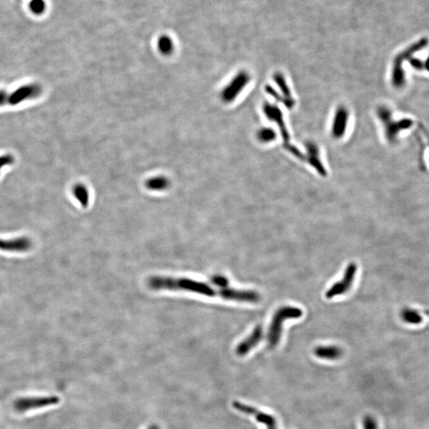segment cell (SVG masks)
Listing matches in <instances>:
<instances>
[{
	"label": "cell",
	"mask_w": 429,
	"mask_h": 429,
	"mask_svg": "<svg viewBox=\"0 0 429 429\" xmlns=\"http://www.w3.org/2000/svg\"><path fill=\"white\" fill-rule=\"evenodd\" d=\"M303 311L297 307L283 306L274 313L269 325L267 342L269 347H276L281 340L283 324L289 319H297L302 317Z\"/></svg>",
	"instance_id": "cell-1"
},
{
	"label": "cell",
	"mask_w": 429,
	"mask_h": 429,
	"mask_svg": "<svg viewBox=\"0 0 429 429\" xmlns=\"http://www.w3.org/2000/svg\"><path fill=\"white\" fill-rule=\"evenodd\" d=\"M429 44L427 38H422L418 42L412 44L411 46L406 48L402 53H400L394 60L393 69H392L391 82L393 86L396 88H402L406 84V75L403 70V64L405 61L412 58L413 54L420 50H423Z\"/></svg>",
	"instance_id": "cell-2"
},
{
	"label": "cell",
	"mask_w": 429,
	"mask_h": 429,
	"mask_svg": "<svg viewBox=\"0 0 429 429\" xmlns=\"http://www.w3.org/2000/svg\"><path fill=\"white\" fill-rule=\"evenodd\" d=\"M378 115L385 127L386 139L390 143H394L398 139L400 132L403 130L410 128L413 125V121L410 119H404L400 121H394L392 119V113L390 109L385 106H381L378 108Z\"/></svg>",
	"instance_id": "cell-3"
},
{
	"label": "cell",
	"mask_w": 429,
	"mask_h": 429,
	"mask_svg": "<svg viewBox=\"0 0 429 429\" xmlns=\"http://www.w3.org/2000/svg\"><path fill=\"white\" fill-rule=\"evenodd\" d=\"M43 91L42 86L38 84H27L17 87L15 90L8 92L6 95V104L17 106L24 101L34 99L41 96Z\"/></svg>",
	"instance_id": "cell-4"
},
{
	"label": "cell",
	"mask_w": 429,
	"mask_h": 429,
	"mask_svg": "<svg viewBox=\"0 0 429 429\" xmlns=\"http://www.w3.org/2000/svg\"><path fill=\"white\" fill-rule=\"evenodd\" d=\"M60 402V398L57 396H46V397H30V398L18 399L14 403V410L18 413L37 410L41 408L55 406Z\"/></svg>",
	"instance_id": "cell-5"
},
{
	"label": "cell",
	"mask_w": 429,
	"mask_h": 429,
	"mask_svg": "<svg viewBox=\"0 0 429 429\" xmlns=\"http://www.w3.org/2000/svg\"><path fill=\"white\" fill-rule=\"evenodd\" d=\"M357 269H358L357 264L354 262L349 263V265L346 266L344 272L343 277L341 281L335 283L334 285L327 291V298L332 299L347 293L353 285L354 277L357 273Z\"/></svg>",
	"instance_id": "cell-6"
},
{
	"label": "cell",
	"mask_w": 429,
	"mask_h": 429,
	"mask_svg": "<svg viewBox=\"0 0 429 429\" xmlns=\"http://www.w3.org/2000/svg\"><path fill=\"white\" fill-rule=\"evenodd\" d=\"M250 80L251 78L247 72H240L222 91V100L227 103L233 102L245 88L247 85L249 83Z\"/></svg>",
	"instance_id": "cell-7"
},
{
	"label": "cell",
	"mask_w": 429,
	"mask_h": 429,
	"mask_svg": "<svg viewBox=\"0 0 429 429\" xmlns=\"http://www.w3.org/2000/svg\"><path fill=\"white\" fill-rule=\"evenodd\" d=\"M33 248V242L27 236L5 240L0 238V251L8 253H25Z\"/></svg>",
	"instance_id": "cell-8"
},
{
	"label": "cell",
	"mask_w": 429,
	"mask_h": 429,
	"mask_svg": "<svg viewBox=\"0 0 429 429\" xmlns=\"http://www.w3.org/2000/svg\"><path fill=\"white\" fill-rule=\"evenodd\" d=\"M220 297L228 301L240 302L257 303L261 300L260 294L256 291L240 290L228 287L220 289Z\"/></svg>",
	"instance_id": "cell-9"
},
{
	"label": "cell",
	"mask_w": 429,
	"mask_h": 429,
	"mask_svg": "<svg viewBox=\"0 0 429 429\" xmlns=\"http://www.w3.org/2000/svg\"><path fill=\"white\" fill-rule=\"evenodd\" d=\"M263 337H264V333H263L262 326L257 325L252 331V333H251L249 337L244 339V341L238 345L237 347H236L237 355L240 356V357L247 355L252 349L256 347L257 344L261 342Z\"/></svg>",
	"instance_id": "cell-10"
},
{
	"label": "cell",
	"mask_w": 429,
	"mask_h": 429,
	"mask_svg": "<svg viewBox=\"0 0 429 429\" xmlns=\"http://www.w3.org/2000/svg\"><path fill=\"white\" fill-rule=\"evenodd\" d=\"M348 122V111L344 107H339L333 126V135L335 139H341L346 132Z\"/></svg>",
	"instance_id": "cell-11"
},
{
	"label": "cell",
	"mask_w": 429,
	"mask_h": 429,
	"mask_svg": "<svg viewBox=\"0 0 429 429\" xmlns=\"http://www.w3.org/2000/svg\"><path fill=\"white\" fill-rule=\"evenodd\" d=\"M264 112L265 115L268 117V119L270 120L274 121L275 123H277L279 127L281 129V135H282L283 139L285 143H288L289 141V133L287 131L285 125L284 124V120H283L282 114L281 111H279V109L275 106H272L270 104H265L264 106Z\"/></svg>",
	"instance_id": "cell-12"
},
{
	"label": "cell",
	"mask_w": 429,
	"mask_h": 429,
	"mask_svg": "<svg viewBox=\"0 0 429 429\" xmlns=\"http://www.w3.org/2000/svg\"><path fill=\"white\" fill-rule=\"evenodd\" d=\"M314 354L317 358L321 359L334 361L342 357L343 350L338 346L325 345V346H319L315 348Z\"/></svg>",
	"instance_id": "cell-13"
},
{
	"label": "cell",
	"mask_w": 429,
	"mask_h": 429,
	"mask_svg": "<svg viewBox=\"0 0 429 429\" xmlns=\"http://www.w3.org/2000/svg\"><path fill=\"white\" fill-rule=\"evenodd\" d=\"M145 185H146V188L147 189L161 192V191L167 189L171 185V182L166 176H158L150 178L148 180H146Z\"/></svg>",
	"instance_id": "cell-14"
},
{
	"label": "cell",
	"mask_w": 429,
	"mask_h": 429,
	"mask_svg": "<svg viewBox=\"0 0 429 429\" xmlns=\"http://www.w3.org/2000/svg\"><path fill=\"white\" fill-rule=\"evenodd\" d=\"M307 149H308V155H309V162L311 165H313L314 167L322 176L326 175V171L323 167V165L321 164V160L319 159V151L317 146L313 144V143H309L307 145Z\"/></svg>",
	"instance_id": "cell-15"
},
{
	"label": "cell",
	"mask_w": 429,
	"mask_h": 429,
	"mask_svg": "<svg viewBox=\"0 0 429 429\" xmlns=\"http://www.w3.org/2000/svg\"><path fill=\"white\" fill-rule=\"evenodd\" d=\"M73 194L76 200L79 202L83 208H87L89 204L90 196H89L88 190L85 184L81 183L75 184L73 188Z\"/></svg>",
	"instance_id": "cell-16"
},
{
	"label": "cell",
	"mask_w": 429,
	"mask_h": 429,
	"mask_svg": "<svg viewBox=\"0 0 429 429\" xmlns=\"http://www.w3.org/2000/svg\"><path fill=\"white\" fill-rule=\"evenodd\" d=\"M274 79L275 82L277 84V86L281 89L283 95L286 98L285 100H286L287 107H289V108L293 107L294 106V100L292 98L290 90H289V87L287 86L285 78H284V77L281 74H275Z\"/></svg>",
	"instance_id": "cell-17"
},
{
	"label": "cell",
	"mask_w": 429,
	"mask_h": 429,
	"mask_svg": "<svg viewBox=\"0 0 429 429\" xmlns=\"http://www.w3.org/2000/svg\"><path fill=\"white\" fill-rule=\"evenodd\" d=\"M257 139L261 143H269L276 139V133L271 128H262L257 132Z\"/></svg>",
	"instance_id": "cell-18"
},
{
	"label": "cell",
	"mask_w": 429,
	"mask_h": 429,
	"mask_svg": "<svg viewBox=\"0 0 429 429\" xmlns=\"http://www.w3.org/2000/svg\"><path fill=\"white\" fill-rule=\"evenodd\" d=\"M158 46L161 53H163L165 55L171 54L173 50V44L171 38H169L168 37H162L159 40Z\"/></svg>",
	"instance_id": "cell-19"
},
{
	"label": "cell",
	"mask_w": 429,
	"mask_h": 429,
	"mask_svg": "<svg viewBox=\"0 0 429 429\" xmlns=\"http://www.w3.org/2000/svg\"><path fill=\"white\" fill-rule=\"evenodd\" d=\"M46 2L44 0H31L30 9L34 14H42L46 10Z\"/></svg>",
	"instance_id": "cell-20"
},
{
	"label": "cell",
	"mask_w": 429,
	"mask_h": 429,
	"mask_svg": "<svg viewBox=\"0 0 429 429\" xmlns=\"http://www.w3.org/2000/svg\"><path fill=\"white\" fill-rule=\"evenodd\" d=\"M212 282L213 285H216L219 289H223V288H227L228 287V279L222 275H216L212 278Z\"/></svg>",
	"instance_id": "cell-21"
},
{
	"label": "cell",
	"mask_w": 429,
	"mask_h": 429,
	"mask_svg": "<svg viewBox=\"0 0 429 429\" xmlns=\"http://www.w3.org/2000/svg\"><path fill=\"white\" fill-rule=\"evenodd\" d=\"M14 161H15V159H14V155H10V154L0 155V171H2L3 167L14 164Z\"/></svg>",
	"instance_id": "cell-22"
},
{
	"label": "cell",
	"mask_w": 429,
	"mask_h": 429,
	"mask_svg": "<svg viewBox=\"0 0 429 429\" xmlns=\"http://www.w3.org/2000/svg\"><path fill=\"white\" fill-rule=\"evenodd\" d=\"M364 429H378V425L374 418L371 416H366L363 419Z\"/></svg>",
	"instance_id": "cell-23"
},
{
	"label": "cell",
	"mask_w": 429,
	"mask_h": 429,
	"mask_svg": "<svg viewBox=\"0 0 429 429\" xmlns=\"http://www.w3.org/2000/svg\"><path fill=\"white\" fill-rule=\"evenodd\" d=\"M408 61L410 62V66L415 70H422L425 69V63L419 58H410Z\"/></svg>",
	"instance_id": "cell-24"
},
{
	"label": "cell",
	"mask_w": 429,
	"mask_h": 429,
	"mask_svg": "<svg viewBox=\"0 0 429 429\" xmlns=\"http://www.w3.org/2000/svg\"><path fill=\"white\" fill-rule=\"evenodd\" d=\"M6 95H7V91L0 90V107L6 105Z\"/></svg>",
	"instance_id": "cell-25"
},
{
	"label": "cell",
	"mask_w": 429,
	"mask_h": 429,
	"mask_svg": "<svg viewBox=\"0 0 429 429\" xmlns=\"http://www.w3.org/2000/svg\"><path fill=\"white\" fill-rule=\"evenodd\" d=\"M263 426H265L266 429H277V422L276 419L273 420L272 422L265 423Z\"/></svg>",
	"instance_id": "cell-26"
},
{
	"label": "cell",
	"mask_w": 429,
	"mask_h": 429,
	"mask_svg": "<svg viewBox=\"0 0 429 429\" xmlns=\"http://www.w3.org/2000/svg\"><path fill=\"white\" fill-rule=\"evenodd\" d=\"M425 63V69H426L428 72H429V56L428 57L427 59L426 60V62H424Z\"/></svg>",
	"instance_id": "cell-27"
},
{
	"label": "cell",
	"mask_w": 429,
	"mask_h": 429,
	"mask_svg": "<svg viewBox=\"0 0 429 429\" xmlns=\"http://www.w3.org/2000/svg\"><path fill=\"white\" fill-rule=\"evenodd\" d=\"M147 429H161L160 427L159 426H157V425H153V426H150Z\"/></svg>",
	"instance_id": "cell-28"
}]
</instances>
